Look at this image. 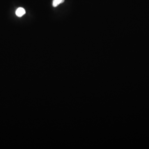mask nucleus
Wrapping results in <instances>:
<instances>
[{"label": "nucleus", "instance_id": "obj_1", "mask_svg": "<svg viewBox=\"0 0 149 149\" xmlns=\"http://www.w3.org/2000/svg\"><path fill=\"white\" fill-rule=\"evenodd\" d=\"M25 13V10L23 8L21 7L17 8L15 12V14L18 17H21L23 15H24Z\"/></svg>", "mask_w": 149, "mask_h": 149}, {"label": "nucleus", "instance_id": "obj_2", "mask_svg": "<svg viewBox=\"0 0 149 149\" xmlns=\"http://www.w3.org/2000/svg\"><path fill=\"white\" fill-rule=\"evenodd\" d=\"M65 0H53V6L54 7H56L58 6L60 3H63L64 2Z\"/></svg>", "mask_w": 149, "mask_h": 149}]
</instances>
